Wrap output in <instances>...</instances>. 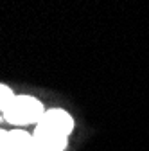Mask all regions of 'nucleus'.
Returning <instances> with one entry per match:
<instances>
[{"label": "nucleus", "instance_id": "obj_1", "mask_svg": "<svg viewBox=\"0 0 149 151\" xmlns=\"http://www.w3.org/2000/svg\"><path fill=\"white\" fill-rule=\"evenodd\" d=\"M45 111H47L45 103L36 96H32V93H16L0 115L7 124L14 128H24L31 124L36 126L45 115Z\"/></svg>", "mask_w": 149, "mask_h": 151}, {"label": "nucleus", "instance_id": "obj_2", "mask_svg": "<svg viewBox=\"0 0 149 151\" xmlns=\"http://www.w3.org/2000/svg\"><path fill=\"white\" fill-rule=\"evenodd\" d=\"M32 137L38 151H67L70 137L45 122H38L32 129Z\"/></svg>", "mask_w": 149, "mask_h": 151}, {"label": "nucleus", "instance_id": "obj_3", "mask_svg": "<svg viewBox=\"0 0 149 151\" xmlns=\"http://www.w3.org/2000/svg\"><path fill=\"white\" fill-rule=\"evenodd\" d=\"M0 151H38L32 131L25 128L0 129Z\"/></svg>", "mask_w": 149, "mask_h": 151}, {"label": "nucleus", "instance_id": "obj_4", "mask_svg": "<svg viewBox=\"0 0 149 151\" xmlns=\"http://www.w3.org/2000/svg\"><path fill=\"white\" fill-rule=\"evenodd\" d=\"M40 122H45V124H49V126H52L56 129L63 131V133L68 135V137L74 133V129H76V119H74V115L68 110L61 108V106L47 108L45 115L42 117Z\"/></svg>", "mask_w": 149, "mask_h": 151}, {"label": "nucleus", "instance_id": "obj_5", "mask_svg": "<svg viewBox=\"0 0 149 151\" xmlns=\"http://www.w3.org/2000/svg\"><path fill=\"white\" fill-rule=\"evenodd\" d=\"M16 96V92L7 85V83H2L0 81V113L6 110V106L11 103V99Z\"/></svg>", "mask_w": 149, "mask_h": 151}]
</instances>
